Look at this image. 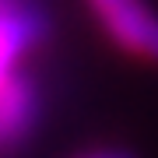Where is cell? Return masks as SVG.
I'll use <instances>...</instances> for the list:
<instances>
[{"label":"cell","instance_id":"obj_1","mask_svg":"<svg viewBox=\"0 0 158 158\" xmlns=\"http://www.w3.org/2000/svg\"><path fill=\"white\" fill-rule=\"evenodd\" d=\"M88 11L119 53L158 67V11L148 0H88Z\"/></svg>","mask_w":158,"mask_h":158},{"label":"cell","instance_id":"obj_2","mask_svg":"<svg viewBox=\"0 0 158 158\" xmlns=\"http://www.w3.org/2000/svg\"><path fill=\"white\" fill-rule=\"evenodd\" d=\"M42 119V88L32 70H18L0 85V158L18 155Z\"/></svg>","mask_w":158,"mask_h":158},{"label":"cell","instance_id":"obj_3","mask_svg":"<svg viewBox=\"0 0 158 158\" xmlns=\"http://www.w3.org/2000/svg\"><path fill=\"white\" fill-rule=\"evenodd\" d=\"M49 32H53V18L42 0L0 14V85L14 77L18 70H25V56L46 46Z\"/></svg>","mask_w":158,"mask_h":158},{"label":"cell","instance_id":"obj_4","mask_svg":"<svg viewBox=\"0 0 158 158\" xmlns=\"http://www.w3.org/2000/svg\"><path fill=\"white\" fill-rule=\"evenodd\" d=\"M77 158H137V155L123 151V148H109V151H88V155H77Z\"/></svg>","mask_w":158,"mask_h":158},{"label":"cell","instance_id":"obj_5","mask_svg":"<svg viewBox=\"0 0 158 158\" xmlns=\"http://www.w3.org/2000/svg\"><path fill=\"white\" fill-rule=\"evenodd\" d=\"M25 4H35V0H0V14H4V11H14V7H25Z\"/></svg>","mask_w":158,"mask_h":158}]
</instances>
